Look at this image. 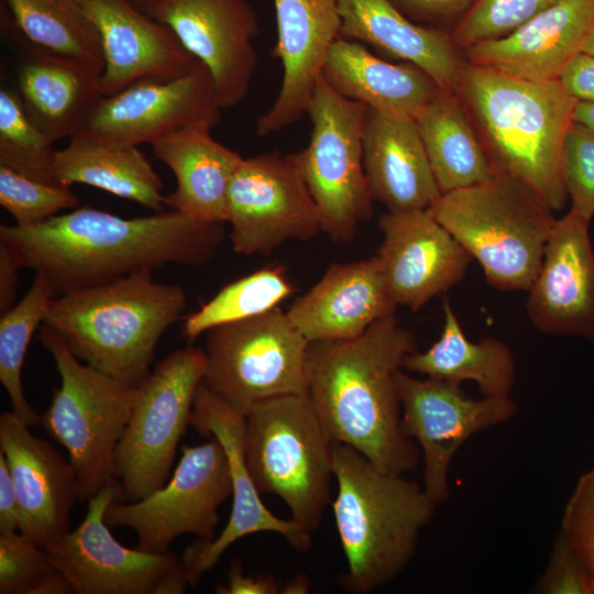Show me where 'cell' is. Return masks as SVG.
Segmentation results:
<instances>
[{"label": "cell", "instance_id": "6da1fadb", "mask_svg": "<svg viewBox=\"0 0 594 594\" xmlns=\"http://www.w3.org/2000/svg\"><path fill=\"white\" fill-rule=\"evenodd\" d=\"M224 235L222 223L175 210L123 218L81 207L33 227L0 226V241L21 268L45 278L54 298L166 264L205 265Z\"/></svg>", "mask_w": 594, "mask_h": 594}, {"label": "cell", "instance_id": "7a4b0ae2", "mask_svg": "<svg viewBox=\"0 0 594 594\" xmlns=\"http://www.w3.org/2000/svg\"><path fill=\"white\" fill-rule=\"evenodd\" d=\"M417 350L416 336L395 314L356 338L309 342L307 350V396L330 439L387 473L411 472L421 458L402 429L396 383L404 359Z\"/></svg>", "mask_w": 594, "mask_h": 594}, {"label": "cell", "instance_id": "3957f363", "mask_svg": "<svg viewBox=\"0 0 594 594\" xmlns=\"http://www.w3.org/2000/svg\"><path fill=\"white\" fill-rule=\"evenodd\" d=\"M458 95L494 174L522 183L561 210L568 200L564 142L578 100L559 80H525L466 61Z\"/></svg>", "mask_w": 594, "mask_h": 594}, {"label": "cell", "instance_id": "277c9868", "mask_svg": "<svg viewBox=\"0 0 594 594\" xmlns=\"http://www.w3.org/2000/svg\"><path fill=\"white\" fill-rule=\"evenodd\" d=\"M334 521L348 570L340 586L369 594L395 580L414 558L438 504L422 484L376 468L352 447L332 441Z\"/></svg>", "mask_w": 594, "mask_h": 594}, {"label": "cell", "instance_id": "5b68a950", "mask_svg": "<svg viewBox=\"0 0 594 594\" xmlns=\"http://www.w3.org/2000/svg\"><path fill=\"white\" fill-rule=\"evenodd\" d=\"M185 305L183 287L156 283L143 272L53 298L43 323L81 362L136 386Z\"/></svg>", "mask_w": 594, "mask_h": 594}, {"label": "cell", "instance_id": "8992f818", "mask_svg": "<svg viewBox=\"0 0 594 594\" xmlns=\"http://www.w3.org/2000/svg\"><path fill=\"white\" fill-rule=\"evenodd\" d=\"M429 210L502 292L529 289L557 220L532 190L503 174L442 194Z\"/></svg>", "mask_w": 594, "mask_h": 594}, {"label": "cell", "instance_id": "52a82bcc", "mask_svg": "<svg viewBox=\"0 0 594 594\" xmlns=\"http://www.w3.org/2000/svg\"><path fill=\"white\" fill-rule=\"evenodd\" d=\"M244 454L261 494L279 497L292 518L316 530L331 503L332 440L307 395L264 400L245 414Z\"/></svg>", "mask_w": 594, "mask_h": 594}, {"label": "cell", "instance_id": "ba28073f", "mask_svg": "<svg viewBox=\"0 0 594 594\" xmlns=\"http://www.w3.org/2000/svg\"><path fill=\"white\" fill-rule=\"evenodd\" d=\"M37 339L52 354L62 380L38 426L66 449L77 476L78 501L88 503L102 490L118 484L116 451L131 415L136 386L81 363L45 323Z\"/></svg>", "mask_w": 594, "mask_h": 594}, {"label": "cell", "instance_id": "9c48e42d", "mask_svg": "<svg viewBox=\"0 0 594 594\" xmlns=\"http://www.w3.org/2000/svg\"><path fill=\"white\" fill-rule=\"evenodd\" d=\"M205 365L204 350L188 344L160 361L136 385L116 451L119 501L139 502L167 483Z\"/></svg>", "mask_w": 594, "mask_h": 594}, {"label": "cell", "instance_id": "30bf717a", "mask_svg": "<svg viewBox=\"0 0 594 594\" xmlns=\"http://www.w3.org/2000/svg\"><path fill=\"white\" fill-rule=\"evenodd\" d=\"M367 106L333 90L320 76L307 108L310 141L293 153L320 213L321 231L333 242L350 241L373 215L363 165Z\"/></svg>", "mask_w": 594, "mask_h": 594}, {"label": "cell", "instance_id": "8fae6325", "mask_svg": "<svg viewBox=\"0 0 594 594\" xmlns=\"http://www.w3.org/2000/svg\"><path fill=\"white\" fill-rule=\"evenodd\" d=\"M309 341L278 307L207 331L201 383L244 415L280 396L307 395Z\"/></svg>", "mask_w": 594, "mask_h": 594}, {"label": "cell", "instance_id": "7c38bea8", "mask_svg": "<svg viewBox=\"0 0 594 594\" xmlns=\"http://www.w3.org/2000/svg\"><path fill=\"white\" fill-rule=\"evenodd\" d=\"M232 494L228 457L213 437L196 447L184 446L170 480L145 498L113 501L105 513L111 528L128 527L138 536L136 548L164 553L182 535L215 539L219 506Z\"/></svg>", "mask_w": 594, "mask_h": 594}, {"label": "cell", "instance_id": "4fadbf2b", "mask_svg": "<svg viewBox=\"0 0 594 594\" xmlns=\"http://www.w3.org/2000/svg\"><path fill=\"white\" fill-rule=\"evenodd\" d=\"M119 498L116 484L88 502L79 526L44 548L54 565L76 594L184 593L189 583L174 553L131 549L110 532L105 513Z\"/></svg>", "mask_w": 594, "mask_h": 594}, {"label": "cell", "instance_id": "5bb4252c", "mask_svg": "<svg viewBox=\"0 0 594 594\" xmlns=\"http://www.w3.org/2000/svg\"><path fill=\"white\" fill-rule=\"evenodd\" d=\"M229 238L234 252L270 255L290 240L321 231L320 213L293 153L243 158L228 191Z\"/></svg>", "mask_w": 594, "mask_h": 594}, {"label": "cell", "instance_id": "9a60e30c", "mask_svg": "<svg viewBox=\"0 0 594 594\" xmlns=\"http://www.w3.org/2000/svg\"><path fill=\"white\" fill-rule=\"evenodd\" d=\"M402 404V429L419 447L422 486L441 504L449 499V471L460 448L475 433L510 420L517 404L510 396L472 398L461 385L426 377L404 369L396 373Z\"/></svg>", "mask_w": 594, "mask_h": 594}, {"label": "cell", "instance_id": "2e32d148", "mask_svg": "<svg viewBox=\"0 0 594 594\" xmlns=\"http://www.w3.org/2000/svg\"><path fill=\"white\" fill-rule=\"evenodd\" d=\"M189 425L199 435L213 437L221 443L229 460L233 495L224 529L210 541L197 539L182 556L189 585L196 586L232 543L252 534H279L294 549L307 551L311 546L310 532L293 519L285 520L271 513L250 475L243 442L245 415L200 383Z\"/></svg>", "mask_w": 594, "mask_h": 594}, {"label": "cell", "instance_id": "e0dca14e", "mask_svg": "<svg viewBox=\"0 0 594 594\" xmlns=\"http://www.w3.org/2000/svg\"><path fill=\"white\" fill-rule=\"evenodd\" d=\"M221 110L211 74L197 61L172 80H138L103 96L75 135L116 146L151 144L197 121L216 127Z\"/></svg>", "mask_w": 594, "mask_h": 594}, {"label": "cell", "instance_id": "ac0fdd59", "mask_svg": "<svg viewBox=\"0 0 594 594\" xmlns=\"http://www.w3.org/2000/svg\"><path fill=\"white\" fill-rule=\"evenodd\" d=\"M150 15L166 24L210 72L221 109L241 103L257 53L258 20L248 0H157Z\"/></svg>", "mask_w": 594, "mask_h": 594}, {"label": "cell", "instance_id": "d6986e66", "mask_svg": "<svg viewBox=\"0 0 594 594\" xmlns=\"http://www.w3.org/2000/svg\"><path fill=\"white\" fill-rule=\"evenodd\" d=\"M382 273L398 306L420 310L465 276L470 253L429 209L389 212L378 219Z\"/></svg>", "mask_w": 594, "mask_h": 594}, {"label": "cell", "instance_id": "ffe728a7", "mask_svg": "<svg viewBox=\"0 0 594 594\" xmlns=\"http://www.w3.org/2000/svg\"><path fill=\"white\" fill-rule=\"evenodd\" d=\"M591 220L572 208L556 220L540 270L527 290L531 324L549 336L594 344V248Z\"/></svg>", "mask_w": 594, "mask_h": 594}, {"label": "cell", "instance_id": "44dd1931", "mask_svg": "<svg viewBox=\"0 0 594 594\" xmlns=\"http://www.w3.org/2000/svg\"><path fill=\"white\" fill-rule=\"evenodd\" d=\"M13 410L0 415V451L13 480L20 508L19 532L45 548L69 531L78 499L76 472L50 442L35 437Z\"/></svg>", "mask_w": 594, "mask_h": 594}, {"label": "cell", "instance_id": "7402d4cb", "mask_svg": "<svg viewBox=\"0 0 594 594\" xmlns=\"http://www.w3.org/2000/svg\"><path fill=\"white\" fill-rule=\"evenodd\" d=\"M77 1L100 37L105 96L138 80H172L186 74L198 61L169 26L129 0Z\"/></svg>", "mask_w": 594, "mask_h": 594}, {"label": "cell", "instance_id": "603a6c76", "mask_svg": "<svg viewBox=\"0 0 594 594\" xmlns=\"http://www.w3.org/2000/svg\"><path fill=\"white\" fill-rule=\"evenodd\" d=\"M1 30L18 51V96L30 120L53 142L70 139L105 96L103 69L30 42L1 4Z\"/></svg>", "mask_w": 594, "mask_h": 594}, {"label": "cell", "instance_id": "cb8c5ba5", "mask_svg": "<svg viewBox=\"0 0 594 594\" xmlns=\"http://www.w3.org/2000/svg\"><path fill=\"white\" fill-rule=\"evenodd\" d=\"M277 23L274 55L283 80L271 108L256 122L260 136L276 133L307 113L331 45L341 36L338 0H273Z\"/></svg>", "mask_w": 594, "mask_h": 594}, {"label": "cell", "instance_id": "d4e9b609", "mask_svg": "<svg viewBox=\"0 0 594 594\" xmlns=\"http://www.w3.org/2000/svg\"><path fill=\"white\" fill-rule=\"evenodd\" d=\"M594 26V0H558L512 34L462 51L464 59L530 80H559Z\"/></svg>", "mask_w": 594, "mask_h": 594}, {"label": "cell", "instance_id": "484cf974", "mask_svg": "<svg viewBox=\"0 0 594 594\" xmlns=\"http://www.w3.org/2000/svg\"><path fill=\"white\" fill-rule=\"evenodd\" d=\"M397 307L374 255L331 264L287 315L309 342L338 341L361 336Z\"/></svg>", "mask_w": 594, "mask_h": 594}, {"label": "cell", "instance_id": "4316f807", "mask_svg": "<svg viewBox=\"0 0 594 594\" xmlns=\"http://www.w3.org/2000/svg\"><path fill=\"white\" fill-rule=\"evenodd\" d=\"M363 165L371 196L389 212L429 209L442 195L415 119L367 107Z\"/></svg>", "mask_w": 594, "mask_h": 594}, {"label": "cell", "instance_id": "83f0119b", "mask_svg": "<svg viewBox=\"0 0 594 594\" xmlns=\"http://www.w3.org/2000/svg\"><path fill=\"white\" fill-rule=\"evenodd\" d=\"M213 125L197 121L151 143L156 158L175 175L166 207L206 223L228 222V191L244 157L211 135Z\"/></svg>", "mask_w": 594, "mask_h": 594}, {"label": "cell", "instance_id": "f1b7e54d", "mask_svg": "<svg viewBox=\"0 0 594 594\" xmlns=\"http://www.w3.org/2000/svg\"><path fill=\"white\" fill-rule=\"evenodd\" d=\"M341 36L372 45L425 70L442 91L458 94L465 59L450 32L420 25L389 0H338Z\"/></svg>", "mask_w": 594, "mask_h": 594}, {"label": "cell", "instance_id": "f546056e", "mask_svg": "<svg viewBox=\"0 0 594 594\" xmlns=\"http://www.w3.org/2000/svg\"><path fill=\"white\" fill-rule=\"evenodd\" d=\"M321 76L339 95L394 118L415 119L442 91L418 66L384 61L342 36L331 45Z\"/></svg>", "mask_w": 594, "mask_h": 594}, {"label": "cell", "instance_id": "4dcf8cb0", "mask_svg": "<svg viewBox=\"0 0 594 594\" xmlns=\"http://www.w3.org/2000/svg\"><path fill=\"white\" fill-rule=\"evenodd\" d=\"M442 309L444 321L440 338L426 351L406 355L403 369L457 385L474 382L482 396H510L516 363L508 344L492 337L471 341L447 297Z\"/></svg>", "mask_w": 594, "mask_h": 594}, {"label": "cell", "instance_id": "1f68e13d", "mask_svg": "<svg viewBox=\"0 0 594 594\" xmlns=\"http://www.w3.org/2000/svg\"><path fill=\"white\" fill-rule=\"evenodd\" d=\"M58 184H85L138 202L154 212L165 211L164 185L138 146H116L81 135L56 152Z\"/></svg>", "mask_w": 594, "mask_h": 594}, {"label": "cell", "instance_id": "d6a6232c", "mask_svg": "<svg viewBox=\"0 0 594 594\" xmlns=\"http://www.w3.org/2000/svg\"><path fill=\"white\" fill-rule=\"evenodd\" d=\"M415 121L441 194L482 184L494 176L458 94L440 91Z\"/></svg>", "mask_w": 594, "mask_h": 594}, {"label": "cell", "instance_id": "836d02e7", "mask_svg": "<svg viewBox=\"0 0 594 594\" xmlns=\"http://www.w3.org/2000/svg\"><path fill=\"white\" fill-rule=\"evenodd\" d=\"M18 30L57 55L103 69L99 34L77 0H3Z\"/></svg>", "mask_w": 594, "mask_h": 594}, {"label": "cell", "instance_id": "e575fe53", "mask_svg": "<svg viewBox=\"0 0 594 594\" xmlns=\"http://www.w3.org/2000/svg\"><path fill=\"white\" fill-rule=\"evenodd\" d=\"M54 296L45 278L35 274L24 297L0 318V382L12 410L29 426H37L41 416L25 398L22 367L34 332L43 324Z\"/></svg>", "mask_w": 594, "mask_h": 594}, {"label": "cell", "instance_id": "d590c367", "mask_svg": "<svg viewBox=\"0 0 594 594\" xmlns=\"http://www.w3.org/2000/svg\"><path fill=\"white\" fill-rule=\"evenodd\" d=\"M294 288L285 271L267 266L222 287L189 315L183 334L191 344L200 334L229 322L252 318L276 308Z\"/></svg>", "mask_w": 594, "mask_h": 594}, {"label": "cell", "instance_id": "8d00e7d4", "mask_svg": "<svg viewBox=\"0 0 594 594\" xmlns=\"http://www.w3.org/2000/svg\"><path fill=\"white\" fill-rule=\"evenodd\" d=\"M54 143L30 120L18 94L1 88L0 165L38 182L58 184Z\"/></svg>", "mask_w": 594, "mask_h": 594}, {"label": "cell", "instance_id": "74e56055", "mask_svg": "<svg viewBox=\"0 0 594 594\" xmlns=\"http://www.w3.org/2000/svg\"><path fill=\"white\" fill-rule=\"evenodd\" d=\"M44 548L19 531L0 535V594H70Z\"/></svg>", "mask_w": 594, "mask_h": 594}, {"label": "cell", "instance_id": "f35d334b", "mask_svg": "<svg viewBox=\"0 0 594 594\" xmlns=\"http://www.w3.org/2000/svg\"><path fill=\"white\" fill-rule=\"evenodd\" d=\"M558 0H476L450 34L461 50L505 37Z\"/></svg>", "mask_w": 594, "mask_h": 594}, {"label": "cell", "instance_id": "ab89813d", "mask_svg": "<svg viewBox=\"0 0 594 594\" xmlns=\"http://www.w3.org/2000/svg\"><path fill=\"white\" fill-rule=\"evenodd\" d=\"M0 205L15 224L33 227L63 209L77 208L79 199L69 186L38 182L0 165Z\"/></svg>", "mask_w": 594, "mask_h": 594}, {"label": "cell", "instance_id": "60d3db41", "mask_svg": "<svg viewBox=\"0 0 594 594\" xmlns=\"http://www.w3.org/2000/svg\"><path fill=\"white\" fill-rule=\"evenodd\" d=\"M563 172L571 208L592 220L594 217V130L572 122L564 142Z\"/></svg>", "mask_w": 594, "mask_h": 594}, {"label": "cell", "instance_id": "b9f144b4", "mask_svg": "<svg viewBox=\"0 0 594 594\" xmlns=\"http://www.w3.org/2000/svg\"><path fill=\"white\" fill-rule=\"evenodd\" d=\"M560 532L594 581V466L578 479L563 509Z\"/></svg>", "mask_w": 594, "mask_h": 594}, {"label": "cell", "instance_id": "7bdbcfd3", "mask_svg": "<svg viewBox=\"0 0 594 594\" xmlns=\"http://www.w3.org/2000/svg\"><path fill=\"white\" fill-rule=\"evenodd\" d=\"M532 590L540 594H594V581L586 565L561 532Z\"/></svg>", "mask_w": 594, "mask_h": 594}, {"label": "cell", "instance_id": "ee69618b", "mask_svg": "<svg viewBox=\"0 0 594 594\" xmlns=\"http://www.w3.org/2000/svg\"><path fill=\"white\" fill-rule=\"evenodd\" d=\"M413 22L451 32L476 0H389Z\"/></svg>", "mask_w": 594, "mask_h": 594}, {"label": "cell", "instance_id": "f6af8a7d", "mask_svg": "<svg viewBox=\"0 0 594 594\" xmlns=\"http://www.w3.org/2000/svg\"><path fill=\"white\" fill-rule=\"evenodd\" d=\"M559 81L576 100L594 102V57L583 52L575 55L560 75Z\"/></svg>", "mask_w": 594, "mask_h": 594}, {"label": "cell", "instance_id": "bcb514c9", "mask_svg": "<svg viewBox=\"0 0 594 594\" xmlns=\"http://www.w3.org/2000/svg\"><path fill=\"white\" fill-rule=\"evenodd\" d=\"M20 508L16 490L4 454L0 451V535L19 531Z\"/></svg>", "mask_w": 594, "mask_h": 594}, {"label": "cell", "instance_id": "7dc6e473", "mask_svg": "<svg viewBox=\"0 0 594 594\" xmlns=\"http://www.w3.org/2000/svg\"><path fill=\"white\" fill-rule=\"evenodd\" d=\"M218 594H277L279 587L272 575L246 576L243 566L233 560L228 573V582L219 586Z\"/></svg>", "mask_w": 594, "mask_h": 594}, {"label": "cell", "instance_id": "c3c4849f", "mask_svg": "<svg viewBox=\"0 0 594 594\" xmlns=\"http://www.w3.org/2000/svg\"><path fill=\"white\" fill-rule=\"evenodd\" d=\"M20 268L11 249L0 241V315L14 306Z\"/></svg>", "mask_w": 594, "mask_h": 594}, {"label": "cell", "instance_id": "681fc988", "mask_svg": "<svg viewBox=\"0 0 594 594\" xmlns=\"http://www.w3.org/2000/svg\"><path fill=\"white\" fill-rule=\"evenodd\" d=\"M573 122L594 130V102L578 100L573 111Z\"/></svg>", "mask_w": 594, "mask_h": 594}, {"label": "cell", "instance_id": "f907efd6", "mask_svg": "<svg viewBox=\"0 0 594 594\" xmlns=\"http://www.w3.org/2000/svg\"><path fill=\"white\" fill-rule=\"evenodd\" d=\"M310 590V582L305 574H298L294 579L284 583L279 587L282 594H307Z\"/></svg>", "mask_w": 594, "mask_h": 594}, {"label": "cell", "instance_id": "816d5d0a", "mask_svg": "<svg viewBox=\"0 0 594 594\" xmlns=\"http://www.w3.org/2000/svg\"><path fill=\"white\" fill-rule=\"evenodd\" d=\"M133 6H135L141 11L150 14L157 0H129Z\"/></svg>", "mask_w": 594, "mask_h": 594}, {"label": "cell", "instance_id": "f5cc1de1", "mask_svg": "<svg viewBox=\"0 0 594 594\" xmlns=\"http://www.w3.org/2000/svg\"><path fill=\"white\" fill-rule=\"evenodd\" d=\"M582 52L594 57V26L583 44Z\"/></svg>", "mask_w": 594, "mask_h": 594}]
</instances>
